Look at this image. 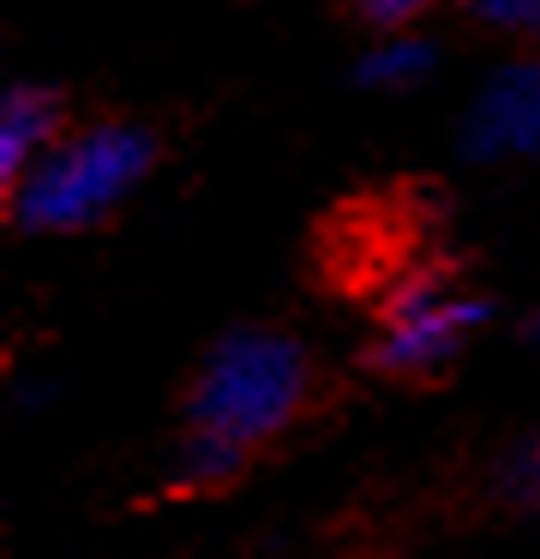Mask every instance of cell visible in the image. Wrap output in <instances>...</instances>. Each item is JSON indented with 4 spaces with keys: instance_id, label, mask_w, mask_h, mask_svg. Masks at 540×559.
Here are the masks:
<instances>
[{
    "instance_id": "cell-3",
    "label": "cell",
    "mask_w": 540,
    "mask_h": 559,
    "mask_svg": "<svg viewBox=\"0 0 540 559\" xmlns=\"http://www.w3.org/2000/svg\"><path fill=\"white\" fill-rule=\"evenodd\" d=\"M420 241H427V223L420 211H403L391 199H348L324 217L319 235V259H324V283L348 295H391L403 289L408 277L432 271L420 259Z\"/></svg>"
},
{
    "instance_id": "cell-8",
    "label": "cell",
    "mask_w": 540,
    "mask_h": 559,
    "mask_svg": "<svg viewBox=\"0 0 540 559\" xmlns=\"http://www.w3.org/2000/svg\"><path fill=\"white\" fill-rule=\"evenodd\" d=\"M480 19H492V25H528V19L540 13V0H468Z\"/></svg>"
},
{
    "instance_id": "cell-7",
    "label": "cell",
    "mask_w": 540,
    "mask_h": 559,
    "mask_svg": "<svg viewBox=\"0 0 540 559\" xmlns=\"http://www.w3.org/2000/svg\"><path fill=\"white\" fill-rule=\"evenodd\" d=\"M360 19H372V25H403V19H415L427 0H348Z\"/></svg>"
},
{
    "instance_id": "cell-5",
    "label": "cell",
    "mask_w": 540,
    "mask_h": 559,
    "mask_svg": "<svg viewBox=\"0 0 540 559\" xmlns=\"http://www.w3.org/2000/svg\"><path fill=\"white\" fill-rule=\"evenodd\" d=\"M60 127H67V103L43 85L7 91V115H0V193H19L31 181V163H43L55 151Z\"/></svg>"
},
{
    "instance_id": "cell-1",
    "label": "cell",
    "mask_w": 540,
    "mask_h": 559,
    "mask_svg": "<svg viewBox=\"0 0 540 559\" xmlns=\"http://www.w3.org/2000/svg\"><path fill=\"white\" fill-rule=\"evenodd\" d=\"M312 403V361L300 343L276 331H235L211 349L187 391L192 439H187V481H228Z\"/></svg>"
},
{
    "instance_id": "cell-6",
    "label": "cell",
    "mask_w": 540,
    "mask_h": 559,
    "mask_svg": "<svg viewBox=\"0 0 540 559\" xmlns=\"http://www.w3.org/2000/svg\"><path fill=\"white\" fill-rule=\"evenodd\" d=\"M475 139L480 151H523L540 145V67L511 73L475 115Z\"/></svg>"
},
{
    "instance_id": "cell-4",
    "label": "cell",
    "mask_w": 540,
    "mask_h": 559,
    "mask_svg": "<svg viewBox=\"0 0 540 559\" xmlns=\"http://www.w3.org/2000/svg\"><path fill=\"white\" fill-rule=\"evenodd\" d=\"M379 337H372V367L396 379H427L456 355L463 331L480 319V301H463L444 283V265L408 277L403 289H391L379 307Z\"/></svg>"
},
{
    "instance_id": "cell-2",
    "label": "cell",
    "mask_w": 540,
    "mask_h": 559,
    "mask_svg": "<svg viewBox=\"0 0 540 559\" xmlns=\"http://www.w3.org/2000/svg\"><path fill=\"white\" fill-rule=\"evenodd\" d=\"M151 163V139L132 127H96L43 157V169L7 199L12 223L24 229H79V223L103 217L120 193L144 175Z\"/></svg>"
}]
</instances>
